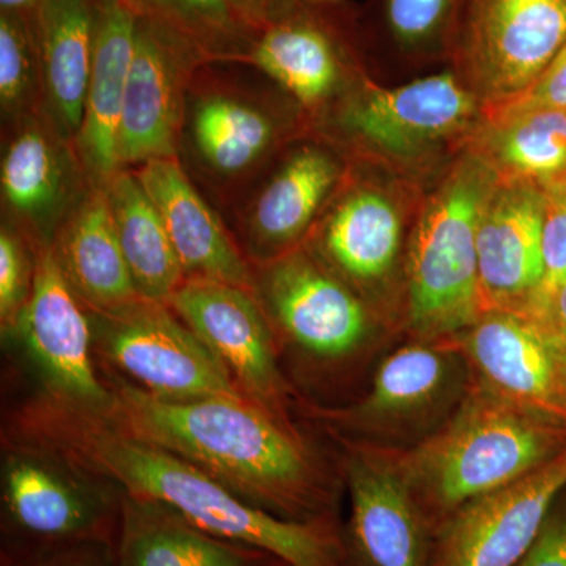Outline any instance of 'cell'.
I'll use <instances>...</instances> for the list:
<instances>
[{
	"label": "cell",
	"mask_w": 566,
	"mask_h": 566,
	"mask_svg": "<svg viewBox=\"0 0 566 566\" xmlns=\"http://www.w3.org/2000/svg\"><path fill=\"white\" fill-rule=\"evenodd\" d=\"M20 427L35 449L109 480L128 497L167 506L218 538L289 566H345L340 542L322 521L285 520L249 504L202 469L128 433L103 412L50 395L22 412Z\"/></svg>",
	"instance_id": "obj_1"
},
{
	"label": "cell",
	"mask_w": 566,
	"mask_h": 566,
	"mask_svg": "<svg viewBox=\"0 0 566 566\" xmlns=\"http://www.w3.org/2000/svg\"><path fill=\"white\" fill-rule=\"evenodd\" d=\"M103 412L128 433L169 450L249 504L311 521L323 490L311 450L282 416L251 398L169 400L115 382Z\"/></svg>",
	"instance_id": "obj_2"
},
{
	"label": "cell",
	"mask_w": 566,
	"mask_h": 566,
	"mask_svg": "<svg viewBox=\"0 0 566 566\" xmlns=\"http://www.w3.org/2000/svg\"><path fill=\"white\" fill-rule=\"evenodd\" d=\"M566 450V423L475 382L455 416L395 464L423 510L450 516L517 482Z\"/></svg>",
	"instance_id": "obj_3"
},
{
	"label": "cell",
	"mask_w": 566,
	"mask_h": 566,
	"mask_svg": "<svg viewBox=\"0 0 566 566\" xmlns=\"http://www.w3.org/2000/svg\"><path fill=\"white\" fill-rule=\"evenodd\" d=\"M323 115L354 163L427 188L471 145L483 104L457 71H444L397 87L356 80Z\"/></svg>",
	"instance_id": "obj_4"
},
{
	"label": "cell",
	"mask_w": 566,
	"mask_h": 566,
	"mask_svg": "<svg viewBox=\"0 0 566 566\" xmlns=\"http://www.w3.org/2000/svg\"><path fill=\"white\" fill-rule=\"evenodd\" d=\"M497 174L469 145L424 189L406 256V315L422 340H452L482 315L476 234Z\"/></svg>",
	"instance_id": "obj_5"
},
{
	"label": "cell",
	"mask_w": 566,
	"mask_h": 566,
	"mask_svg": "<svg viewBox=\"0 0 566 566\" xmlns=\"http://www.w3.org/2000/svg\"><path fill=\"white\" fill-rule=\"evenodd\" d=\"M424 189L381 167L352 164L315 226L316 255L357 293L381 292L408 256Z\"/></svg>",
	"instance_id": "obj_6"
},
{
	"label": "cell",
	"mask_w": 566,
	"mask_h": 566,
	"mask_svg": "<svg viewBox=\"0 0 566 566\" xmlns=\"http://www.w3.org/2000/svg\"><path fill=\"white\" fill-rule=\"evenodd\" d=\"M566 44V0H463L452 36L457 73L483 112L527 92Z\"/></svg>",
	"instance_id": "obj_7"
},
{
	"label": "cell",
	"mask_w": 566,
	"mask_h": 566,
	"mask_svg": "<svg viewBox=\"0 0 566 566\" xmlns=\"http://www.w3.org/2000/svg\"><path fill=\"white\" fill-rule=\"evenodd\" d=\"M95 315L104 356L145 392L169 400L245 397L169 305L140 300L114 314Z\"/></svg>",
	"instance_id": "obj_8"
},
{
	"label": "cell",
	"mask_w": 566,
	"mask_h": 566,
	"mask_svg": "<svg viewBox=\"0 0 566 566\" xmlns=\"http://www.w3.org/2000/svg\"><path fill=\"white\" fill-rule=\"evenodd\" d=\"M51 245H35L32 289L13 329L39 368L51 397L104 412L112 392L92 360V324Z\"/></svg>",
	"instance_id": "obj_9"
},
{
	"label": "cell",
	"mask_w": 566,
	"mask_h": 566,
	"mask_svg": "<svg viewBox=\"0 0 566 566\" xmlns=\"http://www.w3.org/2000/svg\"><path fill=\"white\" fill-rule=\"evenodd\" d=\"M253 293L294 344L323 359L356 352L370 329L360 294L301 245L268 260Z\"/></svg>",
	"instance_id": "obj_10"
},
{
	"label": "cell",
	"mask_w": 566,
	"mask_h": 566,
	"mask_svg": "<svg viewBox=\"0 0 566 566\" xmlns=\"http://www.w3.org/2000/svg\"><path fill=\"white\" fill-rule=\"evenodd\" d=\"M196 50L169 25L139 18L118 129L120 169L178 158Z\"/></svg>",
	"instance_id": "obj_11"
},
{
	"label": "cell",
	"mask_w": 566,
	"mask_h": 566,
	"mask_svg": "<svg viewBox=\"0 0 566 566\" xmlns=\"http://www.w3.org/2000/svg\"><path fill=\"white\" fill-rule=\"evenodd\" d=\"M453 344L476 382L513 403L566 423V375L556 342L538 311H488Z\"/></svg>",
	"instance_id": "obj_12"
},
{
	"label": "cell",
	"mask_w": 566,
	"mask_h": 566,
	"mask_svg": "<svg viewBox=\"0 0 566 566\" xmlns=\"http://www.w3.org/2000/svg\"><path fill=\"white\" fill-rule=\"evenodd\" d=\"M167 305L221 360L245 397L281 415L285 382L266 312L253 290L186 279Z\"/></svg>",
	"instance_id": "obj_13"
},
{
	"label": "cell",
	"mask_w": 566,
	"mask_h": 566,
	"mask_svg": "<svg viewBox=\"0 0 566 566\" xmlns=\"http://www.w3.org/2000/svg\"><path fill=\"white\" fill-rule=\"evenodd\" d=\"M566 488V450L517 482L447 516L433 566H515Z\"/></svg>",
	"instance_id": "obj_14"
},
{
	"label": "cell",
	"mask_w": 566,
	"mask_h": 566,
	"mask_svg": "<svg viewBox=\"0 0 566 566\" xmlns=\"http://www.w3.org/2000/svg\"><path fill=\"white\" fill-rule=\"evenodd\" d=\"M542 240V188L497 178L476 234L482 314L532 308L543 282Z\"/></svg>",
	"instance_id": "obj_15"
},
{
	"label": "cell",
	"mask_w": 566,
	"mask_h": 566,
	"mask_svg": "<svg viewBox=\"0 0 566 566\" xmlns=\"http://www.w3.org/2000/svg\"><path fill=\"white\" fill-rule=\"evenodd\" d=\"M352 536L365 566H433L427 515L390 453L357 449L349 458Z\"/></svg>",
	"instance_id": "obj_16"
},
{
	"label": "cell",
	"mask_w": 566,
	"mask_h": 566,
	"mask_svg": "<svg viewBox=\"0 0 566 566\" xmlns=\"http://www.w3.org/2000/svg\"><path fill=\"white\" fill-rule=\"evenodd\" d=\"M76 153L46 117L25 118L3 153L0 186L10 216L35 245H51L66 216L80 202Z\"/></svg>",
	"instance_id": "obj_17"
},
{
	"label": "cell",
	"mask_w": 566,
	"mask_h": 566,
	"mask_svg": "<svg viewBox=\"0 0 566 566\" xmlns=\"http://www.w3.org/2000/svg\"><path fill=\"white\" fill-rule=\"evenodd\" d=\"M348 169L334 145L307 142L290 151L249 208L253 253L268 262L300 248L314 232Z\"/></svg>",
	"instance_id": "obj_18"
},
{
	"label": "cell",
	"mask_w": 566,
	"mask_h": 566,
	"mask_svg": "<svg viewBox=\"0 0 566 566\" xmlns=\"http://www.w3.org/2000/svg\"><path fill=\"white\" fill-rule=\"evenodd\" d=\"M134 175L161 216L186 279H211L253 290V274L244 256L178 158L142 164Z\"/></svg>",
	"instance_id": "obj_19"
},
{
	"label": "cell",
	"mask_w": 566,
	"mask_h": 566,
	"mask_svg": "<svg viewBox=\"0 0 566 566\" xmlns=\"http://www.w3.org/2000/svg\"><path fill=\"white\" fill-rule=\"evenodd\" d=\"M137 22L139 17L122 3H99L84 120L74 142L82 170L92 186H103L120 170L118 129L136 51Z\"/></svg>",
	"instance_id": "obj_20"
},
{
	"label": "cell",
	"mask_w": 566,
	"mask_h": 566,
	"mask_svg": "<svg viewBox=\"0 0 566 566\" xmlns=\"http://www.w3.org/2000/svg\"><path fill=\"white\" fill-rule=\"evenodd\" d=\"M92 0H44L33 13L41 76V109L63 139L74 144L84 120L95 51Z\"/></svg>",
	"instance_id": "obj_21"
},
{
	"label": "cell",
	"mask_w": 566,
	"mask_h": 566,
	"mask_svg": "<svg viewBox=\"0 0 566 566\" xmlns=\"http://www.w3.org/2000/svg\"><path fill=\"white\" fill-rule=\"evenodd\" d=\"M66 281L93 314H114L137 301L103 186H88L51 244Z\"/></svg>",
	"instance_id": "obj_22"
},
{
	"label": "cell",
	"mask_w": 566,
	"mask_h": 566,
	"mask_svg": "<svg viewBox=\"0 0 566 566\" xmlns=\"http://www.w3.org/2000/svg\"><path fill=\"white\" fill-rule=\"evenodd\" d=\"M193 156L211 175L252 172L281 144L286 123L266 104L232 91H210L186 99L185 125Z\"/></svg>",
	"instance_id": "obj_23"
},
{
	"label": "cell",
	"mask_w": 566,
	"mask_h": 566,
	"mask_svg": "<svg viewBox=\"0 0 566 566\" xmlns=\"http://www.w3.org/2000/svg\"><path fill=\"white\" fill-rule=\"evenodd\" d=\"M36 450L9 458L3 501L21 531L41 538L71 539L95 534L103 504L82 482Z\"/></svg>",
	"instance_id": "obj_24"
},
{
	"label": "cell",
	"mask_w": 566,
	"mask_h": 566,
	"mask_svg": "<svg viewBox=\"0 0 566 566\" xmlns=\"http://www.w3.org/2000/svg\"><path fill=\"white\" fill-rule=\"evenodd\" d=\"M262 554L208 534L167 506L123 499L120 566H256Z\"/></svg>",
	"instance_id": "obj_25"
},
{
	"label": "cell",
	"mask_w": 566,
	"mask_h": 566,
	"mask_svg": "<svg viewBox=\"0 0 566 566\" xmlns=\"http://www.w3.org/2000/svg\"><path fill=\"white\" fill-rule=\"evenodd\" d=\"M455 353L452 340H423L398 348L379 365L367 397L338 417L346 422L387 427L423 415L452 386Z\"/></svg>",
	"instance_id": "obj_26"
},
{
	"label": "cell",
	"mask_w": 566,
	"mask_h": 566,
	"mask_svg": "<svg viewBox=\"0 0 566 566\" xmlns=\"http://www.w3.org/2000/svg\"><path fill=\"white\" fill-rule=\"evenodd\" d=\"M103 189L137 293L153 303H169L186 275L161 216L128 169L112 175Z\"/></svg>",
	"instance_id": "obj_27"
},
{
	"label": "cell",
	"mask_w": 566,
	"mask_h": 566,
	"mask_svg": "<svg viewBox=\"0 0 566 566\" xmlns=\"http://www.w3.org/2000/svg\"><path fill=\"white\" fill-rule=\"evenodd\" d=\"M251 62L277 82L307 114L324 112L354 84L326 33L304 22L275 25L263 33Z\"/></svg>",
	"instance_id": "obj_28"
},
{
	"label": "cell",
	"mask_w": 566,
	"mask_h": 566,
	"mask_svg": "<svg viewBox=\"0 0 566 566\" xmlns=\"http://www.w3.org/2000/svg\"><path fill=\"white\" fill-rule=\"evenodd\" d=\"M471 147L501 180L546 185L566 172V111L488 112Z\"/></svg>",
	"instance_id": "obj_29"
},
{
	"label": "cell",
	"mask_w": 566,
	"mask_h": 566,
	"mask_svg": "<svg viewBox=\"0 0 566 566\" xmlns=\"http://www.w3.org/2000/svg\"><path fill=\"white\" fill-rule=\"evenodd\" d=\"M24 14L0 17V106L3 118L24 122L41 104V76L35 29Z\"/></svg>",
	"instance_id": "obj_30"
},
{
	"label": "cell",
	"mask_w": 566,
	"mask_h": 566,
	"mask_svg": "<svg viewBox=\"0 0 566 566\" xmlns=\"http://www.w3.org/2000/svg\"><path fill=\"white\" fill-rule=\"evenodd\" d=\"M463 0H387V24L408 51H424L453 36Z\"/></svg>",
	"instance_id": "obj_31"
},
{
	"label": "cell",
	"mask_w": 566,
	"mask_h": 566,
	"mask_svg": "<svg viewBox=\"0 0 566 566\" xmlns=\"http://www.w3.org/2000/svg\"><path fill=\"white\" fill-rule=\"evenodd\" d=\"M139 18L163 22L200 48L230 35L234 28L227 0H139Z\"/></svg>",
	"instance_id": "obj_32"
},
{
	"label": "cell",
	"mask_w": 566,
	"mask_h": 566,
	"mask_svg": "<svg viewBox=\"0 0 566 566\" xmlns=\"http://www.w3.org/2000/svg\"><path fill=\"white\" fill-rule=\"evenodd\" d=\"M543 191V282L535 305L566 283V172Z\"/></svg>",
	"instance_id": "obj_33"
},
{
	"label": "cell",
	"mask_w": 566,
	"mask_h": 566,
	"mask_svg": "<svg viewBox=\"0 0 566 566\" xmlns=\"http://www.w3.org/2000/svg\"><path fill=\"white\" fill-rule=\"evenodd\" d=\"M33 263L20 232L3 226L0 232V319L11 331L32 289Z\"/></svg>",
	"instance_id": "obj_34"
},
{
	"label": "cell",
	"mask_w": 566,
	"mask_h": 566,
	"mask_svg": "<svg viewBox=\"0 0 566 566\" xmlns=\"http://www.w3.org/2000/svg\"><path fill=\"white\" fill-rule=\"evenodd\" d=\"M505 109L566 111V44L527 92L513 102L483 114Z\"/></svg>",
	"instance_id": "obj_35"
},
{
	"label": "cell",
	"mask_w": 566,
	"mask_h": 566,
	"mask_svg": "<svg viewBox=\"0 0 566 566\" xmlns=\"http://www.w3.org/2000/svg\"><path fill=\"white\" fill-rule=\"evenodd\" d=\"M515 566H566V501L557 499L534 543Z\"/></svg>",
	"instance_id": "obj_36"
},
{
	"label": "cell",
	"mask_w": 566,
	"mask_h": 566,
	"mask_svg": "<svg viewBox=\"0 0 566 566\" xmlns=\"http://www.w3.org/2000/svg\"><path fill=\"white\" fill-rule=\"evenodd\" d=\"M532 308L545 316L566 375V283L558 286L556 292L551 293L543 303Z\"/></svg>",
	"instance_id": "obj_37"
},
{
	"label": "cell",
	"mask_w": 566,
	"mask_h": 566,
	"mask_svg": "<svg viewBox=\"0 0 566 566\" xmlns=\"http://www.w3.org/2000/svg\"><path fill=\"white\" fill-rule=\"evenodd\" d=\"M227 2L237 17L253 21L263 17L270 0H227Z\"/></svg>",
	"instance_id": "obj_38"
},
{
	"label": "cell",
	"mask_w": 566,
	"mask_h": 566,
	"mask_svg": "<svg viewBox=\"0 0 566 566\" xmlns=\"http://www.w3.org/2000/svg\"><path fill=\"white\" fill-rule=\"evenodd\" d=\"M43 2L44 0H0V6H2V11H6V13L32 17Z\"/></svg>",
	"instance_id": "obj_39"
},
{
	"label": "cell",
	"mask_w": 566,
	"mask_h": 566,
	"mask_svg": "<svg viewBox=\"0 0 566 566\" xmlns=\"http://www.w3.org/2000/svg\"><path fill=\"white\" fill-rule=\"evenodd\" d=\"M46 566H103L95 562V558L88 557H69L62 558V560L54 562V564Z\"/></svg>",
	"instance_id": "obj_40"
},
{
	"label": "cell",
	"mask_w": 566,
	"mask_h": 566,
	"mask_svg": "<svg viewBox=\"0 0 566 566\" xmlns=\"http://www.w3.org/2000/svg\"><path fill=\"white\" fill-rule=\"evenodd\" d=\"M114 2L122 3L123 7L136 13L139 17V0H114Z\"/></svg>",
	"instance_id": "obj_41"
}]
</instances>
